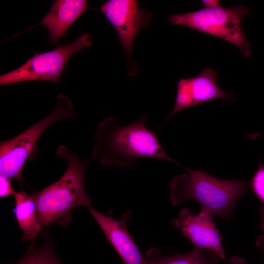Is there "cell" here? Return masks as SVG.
Masks as SVG:
<instances>
[{
  "label": "cell",
  "mask_w": 264,
  "mask_h": 264,
  "mask_svg": "<svg viewBox=\"0 0 264 264\" xmlns=\"http://www.w3.org/2000/svg\"><path fill=\"white\" fill-rule=\"evenodd\" d=\"M250 13L242 5L224 8L221 5L184 14L170 15L171 24L189 27L220 38L236 45L243 56L251 55L250 44L242 28V20Z\"/></svg>",
  "instance_id": "cell-4"
},
{
  "label": "cell",
  "mask_w": 264,
  "mask_h": 264,
  "mask_svg": "<svg viewBox=\"0 0 264 264\" xmlns=\"http://www.w3.org/2000/svg\"><path fill=\"white\" fill-rule=\"evenodd\" d=\"M15 215L19 227L23 231L22 239H36L42 230L39 223L36 205L33 196L28 195L23 189L15 192Z\"/></svg>",
  "instance_id": "cell-12"
},
{
  "label": "cell",
  "mask_w": 264,
  "mask_h": 264,
  "mask_svg": "<svg viewBox=\"0 0 264 264\" xmlns=\"http://www.w3.org/2000/svg\"><path fill=\"white\" fill-rule=\"evenodd\" d=\"M147 259L156 262L158 264H219V257L213 252L202 248L195 247L185 253L171 256H162L156 248L148 250Z\"/></svg>",
  "instance_id": "cell-13"
},
{
  "label": "cell",
  "mask_w": 264,
  "mask_h": 264,
  "mask_svg": "<svg viewBox=\"0 0 264 264\" xmlns=\"http://www.w3.org/2000/svg\"><path fill=\"white\" fill-rule=\"evenodd\" d=\"M257 246L262 251L264 257V235L260 236L256 241Z\"/></svg>",
  "instance_id": "cell-19"
},
{
  "label": "cell",
  "mask_w": 264,
  "mask_h": 264,
  "mask_svg": "<svg viewBox=\"0 0 264 264\" xmlns=\"http://www.w3.org/2000/svg\"><path fill=\"white\" fill-rule=\"evenodd\" d=\"M260 226L261 229L264 232V207L260 208Z\"/></svg>",
  "instance_id": "cell-20"
},
{
  "label": "cell",
  "mask_w": 264,
  "mask_h": 264,
  "mask_svg": "<svg viewBox=\"0 0 264 264\" xmlns=\"http://www.w3.org/2000/svg\"><path fill=\"white\" fill-rule=\"evenodd\" d=\"M10 179L0 176V196L1 198L14 195L15 192L13 189Z\"/></svg>",
  "instance_id": "cell-16"
},
{
  "label": "cell",
  "mask_w": 264,
  "mask_h": 264,
  "mask_svg": "<svg viewBox=\"0 0 264 264\" xmlns=\"http://www.w3.org/2000/svg\"><path fill=\"white\" fill-rule=\"evenodd\" d=\"M250 186L264 205V165L260 160L258 168L250 181Z\"/></svg>",
  "instance_id": "cell-15"
},
{
  "label": "cell",
  "mask_w": 264,
  "mask_h": 264,
  "mask_svg": "<svg viewBox=\"0 0 264 264\" xmlns=\"http://www.w3.org/2000/svg\"><path fill=\"white\" fill-rule=\"evenodd\" d=\"M218 74L210 67L204 68L195 77L180 78L177 83V92L173 109L160 127L175 114L187 108L219 98L235 101L232 92L222 91L218 87Z\"/></svg>",
  "instance_id": "cell-8"
},
{
  "label": "cell",
  "mask_w": 264,
  "mask_h": 264,
  "mask_svg": "<svg viewBox=\"0 0 264 264\" xmlns=\"http://www.w3.org/2000/svg\"><path fill=\"white\" fill-rule=\"evenodd\" d=\"M148 117L142 115L126 126L112 117L98 124L94 135L92 158L104 167L133 168L140 158H157L182 167L166 153L156 134L146 126Z\"/></svg>",
  "instance_id": "cell-1"
},
{
  "label": "cell",
  "mask_w": 264,
  "mask_h": 264,
  "mask_svg": "<svg viewBox=\"0 0 264 264\" xmlns=\"http://www.w3.org/2000/svg\"><path fill=\"white\" fill-rule=\"evenodd\" d=\"M57 154L67 161L66 170L58 181L32 195L41 229L54 223L65 222L70 211L76 207L84 206L88 208L91 206V199L86 192L84 185L89 159L83 161L76 153L65 146L57 148Z\"/></svg>",
  "instance_id": "cell-3"
},
{
  "label": "cell",
  "mask_w": 264,
  "mask_h": 264,
  "mask_svg": "<svg viewBox=\"0 0 264 264\" xmlns=\"http://www.w3.org/2000/svg\"><path fill=\"white\" fill-rule=\"evenodd\" d=\"M102 229L107 240L125 264H158L143 258L127 228L131 212H127L121 220L104 215L91 206L88 208Z\"/></svg>",
  "instance_id": "cell-10"
},
{
  "label": "cell",
  "mask_w": 264,
  "mask_h": 264,
  "mask_svg": "<svg viewBox=\"0 0 264 264\" xmlns=\"http://www.w3.org/2000/svg\"><path fill=\"white\" fill-rule=\"evenodd\" d=\"M188 175L175 176L169 183L172 203L176 206L188 200L198 202L201 210L229 221L239 199L251 187L249 181L223 180L201 170L184 167Z\"/></svg>",
  "instance_id": "cell-2"
},
{
  "label": "cell",
  "mask_w": 264,
  "mask_h": 264,
  "mask_svg": "<svg viewBox=\"0 0 264 264\" xmlns=\"http://www.w3.org/2000/svg\"><path fill=\"white\" fill-rule=\"evenodd\" d=\"M88 8L86 0H57L38 25H43L47 29L50 44H56Z\"/></svg>",
  "instance_id": "cell-11"
},
{
  "label": "cell",
  "mask_w": 264,
  "mask_h": 264,
  "mask_svg": "<svg viewBox=\"0 0 264 264\" xmlns=\"http://www.w3.org/2000/svg\"><path fill=\"white\" fill-rule=\"evenodd\" d=\"M100 10L114 27L130 59L137 35L148 26L153 14L140 9L135 0H109L101 5Z\"/></svg>",
  "instance_id": "cell-7"
},
{
  "label": "cell",
  "mask_w": 264,
  "mask_h": 264,
  "mask_svg": "<svg viewBox=\"0 0 264 264\" xmlns=\"http://www.w3.org/2000/svg\"><path fill=\"white\" fill-rule=\"evenodd\" d=\"M73 107L65 96H57L54 110L24 132L10 139L0 142V176L22 180V170L26 160L35 151L41 135L50 126L60 120L74 117Z\"/></svg>",
  "instance_id": "cell-5"
},
{
  "label": "cell",
  "mask_w": 264,
  "mask_h": 264,
  "mask_svg": "<svg viewBox=\"0 0 264 264\" xmlns=\"http://www.w3.org/2000/svg\"><path fill=\"white\" fill-rule=\"evenodd\" d=\"M226 262L227 264H246V261L243 258L234 256L227 259Z\"/></svg>",
  "instance_id": "cell-17"
},
{
  "label": "cell",
  "mask_w": 264,
  "mask_h": 264,
  "mask_svg": "<svg viewBox=\"0 0 264 264\" xmlns=\"http://www.w3.org/2000/svg\"><path fill=\"white\" fill-rule=\"evenodd\" d=\"M204 8H209L215 6L220 5V2L218 0H201Z\"/></svg>",
  "instance_id": "cell-18"
},
{
  "label": "cell",
  "mask_w": 264,
  "mask_h": 264,
  "mask_svg": "<svg viewBox=\"0 0 264 264\" xmlns=\"http://www.w3.org/2000/svg\"><path fill=\"white\" fill-rule=\"evenodd\" d=\"M92 43L89 35L84 33L73 43L59 45L53 50L36 52L19 68L0 76V85L32 81L60 82L67 62L75 53Z\"/></svg>",
  "instance_id": "cell-6"
},
{
  "label": "cell",
  "mask_w": 264,
  "mask_h": 264,
  "mask_svg": "<svg viewBox=\"0 0 264 264\" xmlns=\"http://www.w3.org/2000/svg\"><path fill=\"white\" fill-rule=\"evenodd\" d=\"M16 264H63L58 258L50 242L35 247L33 241L28 250Z\"/></svg>",
  "instance_id": "cell-14"
},
{
  "label": "cell",
  "mask_w": 264,
  "mask_h": 264,
  "mask_svg": "<svg viewBox=\"0 0 264 264\" xmlns=\"http://www.w3.org/2000/svg\"><path fill=\"white\" fill-rule=\"evenodd\" d=\"M213 216L206 210H201L197 214L185 208L180 210L177 217L170 223L179 229L182 234L195 247L209 250L226 262L227 259L221 242L222 238L213 221Z\"/></svg>",
  "instance_id": "cell-9"
}]
</instances>
